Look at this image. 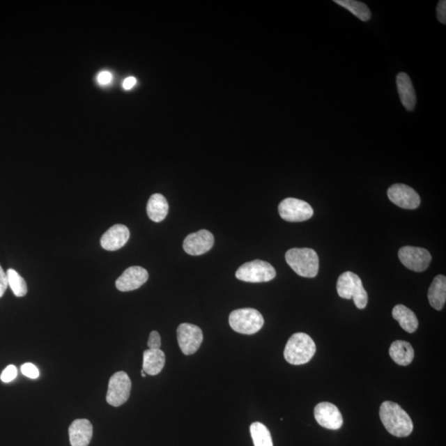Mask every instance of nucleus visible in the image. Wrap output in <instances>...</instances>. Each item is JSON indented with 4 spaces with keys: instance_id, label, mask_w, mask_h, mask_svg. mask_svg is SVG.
Segmentation results:
<instances>
[{
    "instance_id": "nucleus-1",
    "label": "nucleus",
    "mask_w": 446,
    "mask_h": 446,
    "mask_svg": "<svg viewBox=\"0 0 446 446\" xmlns=\"http://www.w3.org/2000/svg\"><path fill=\"white\" fill-rule=\"evenodd\" d=\"M379 417L383 425L391 435L407 437L412 434L413 423L411 417L394 401H383L379 409Z\"/></svg>"
},
{
    "instance_id": "nucleus-2",
    "label": "nucleus",
    "mask_w": 446,
    "mask_h": 446,
    "mask_svg": "<svg viewBox=\"0 0 446 446\" xmlns=\"http://www.w3.org/2000/svg\"><path fill=\"white\" fill-rule=\"evenodd\" d=\"M285 260L298 275L314 278L318 274L319 258L314 249L293 248L285 254Z\"/></svg>"
},
{
    "instance_id": "nucleus-3",
    "label": "nucleus",
    "mask_w": 446,
    "mask_h": 446,
    "mask_svg": "<svg viewBox=\"0 0 446 446\" xmlns=\"http://www.w3.org/2000/svg\"><path fill=\"white\" fill-rule=\"evenodd\" d=\"M316 344L309 334H293L285 346L284 355L287 362L293 365L309 363L316 353Z\"/></svg>"
},
{
    "instance_id": "nucleus-4",
    "label": "nucleus",
    "mask_w": 446,
    "mask_h": 446,
    "mask_svg": "<svg viewBox=\"0 0 446 446\" xmlns=\"http://www.w3.org/2000/svg\"><path fill=\"white\" fill-rule=\"evenodd\" d=\"M337 290L340 296L346 300L353 298L357 309H364L367 306L368 293L364 289L362 280L353 272L347 271L339 277Z\"/></svg>"
},
{
    "instance_id": "nucleus-5",
    "label": "nucleus",
    "mask_w": 446,
    "mask_h": 446,
    "mask_svg": "<svg viewBox=\"0 0 446 446\" xmlns=\"http://www.w3.org/2000/svg\"><path fill=\"white\" fill-rule=\"evenodd\" d=\"M261 312L253 309H240L231 312L229 324L235 332L244 334H256L264 325Z\"/></svg>"
},
{
    "instance_id": "nucleus-6",
    "label": "nucleus",
    "mask_w": 446,
    "mask_h": 446,
    "mask_svg": "<svg viewBox=\"0 0 446 446\" xmlns=\"http://www.w3.org/2000/svg\"><path fill=\"white\" fill-rule=\"evenodd\" d=\"M275 276V268L270 263L261 260L245 263L236 272V278L249 283L269 282Z\"/></svg>"
},
{
    "instance_id": "nucleus-7",
    "label": "nucleus",
    "mask_w": 446,
    "mask_h": 446,
    "mask_svg": "<svg viewBox=\"0 0 446 446\" xmlns=\"http://www.w3.org/2000/svg\"><path fill=\"white\" fill-rule=\"evenodd\" d=\"M132 389V382L127 373H115L109 379L107 403L113 407H120L129 399Z\"/></svg>"
},
{
    "instance_id": "nucleus-8",
    "label": "nucleus",
    "mask_w": 446,
    "mask_h": 446,
    "mask_svg": "<svg viewBox=\"0 0 446 446\" xmlns=\"http://www.w3.org/2000/svg\"><path fill=\"white\" fill-rule=\"evenodd\" d=\"M279 213L284 220L298 222L310 220L314 215V209L305 201L288 198L279 203Z\"/></svg>"
},
{
    "instance_id": "nucleus-9",
    "label": "nucleus",
    "mask_w": 446,
    "mask_h": 446,
    "mask_svg": "<svg viewBox=\"0 0 446 446\" xmlns=\"http://www.w3.org/2000/svg\"><path fill=\"white\" fill-rule=\"evenodd\" d=\"M177 339L183 353L190 355L199 349L203 340V334L198 325L182 323L177 329Z\"/></svg>"
},
{
    "instance_id": "nucleus-10",
    "label": "nucleus",
    "mask_w": 446,
    "mask_h": 446,
    "mask_svg": "<svg viewBox=\"0 0 446 446\" xmlns=\"http://www.w3.org/2000/svg\"><path fill=\"white\" fill-rule=\"evenodd\" d=\"M399 257L401 264L415 272L425 271L431 261L430 252L421 247H401L399 252Z\"/></svg>"
},
{
    "instance_id": "nucleus-11",
    "label": "nucleus",
    "mask_w": 446,
    "mask_h": 446,
    "mask_svg": "<svg viewBox=\"0 0 446 446\" xmlns=\"http://www.w3.org/2000/svg\"><path fill=\"white\" fill-rule=\"evenodd\" d=\"M387 197L401 208L416 209L421 203L420 196L411 187L403 184H395L387 190Z\"/></svg>"
},
{
    "instance_id": "nucleus-12",
    "label": "nucleus",
    "mask_w": 446,
    "mask_h": 446,
    "mask_svg": "<svg viewBox=\"0 0 446 446\" xmlns=\"http://www.w3.org/2000/svg\"><path fill=\"white\" fill-rule=\"evenodd\" d=\"M316 421L320 426L329 430H338L343 425V417L336 405L323 401L314 409Z\"/></svg>"
},
{
    "instance_id": "nucleus-13",
    "label": "nucleus",
    "mask_w": 446,
    "mask_h": 446,
    "mask_svg": "<svg viewBox=\"0 0 446 446\" xmlns=\"http://www.w3.org/2000/svg\"><path fill=\"white\" fill-rule=\"evenodd\" d=\"M213 244L214 238L210 231L200 230L197 233L187 236L183 247L190 256H201L210 251Z\"/></svg>"
},
{
    "instance_id": "nucleus-14",
    "label": "nucleus",
    "mask_w": 446,
    "mask_h": 446,
    "mask_svg": "<svg viewBox=\"0 0 446 446\" xmlns=\"http://www.w3.org/2000/svg\"><path fill=\"white\" fill-rule=\"evenodd\" d=\"M149 278L148 272L140 266L128 268L116 281V287L121 292L133 291L139 289Z\"/></svg>"
},
{
    "instance_id": "nucleus-15",
    "label": "nucleus",
    "mask_w": 446,
    "mask_h": 446,
    "mask_svg": "<svg viewBox=\"0 0 446 446\" xmlns=\"http://www.w3.org/2000/svg\"><path fill=\"white\" fill-rule=\"evenodd\" d=\"M130 238V231L123 224H116L102 236L101 247L106 251L114 252L121 249Z\"/></svg>"
},
{
    "instance_id": "nucleus-16",
    "label": "nucleus",
    "mask_w": 446,
    "mask_h": 446,
    "mask_svg": "<svg viewBox=\"0 0 446 446\" xmlns=\"http://www.w3.org/2000/svg\"><path fill=\"white\" fill-rule=\"evenodd\" d=\"M71 446H88L93 436V426L87 419H77L69 427Z\"/></svg>"
},
{
    "instance_id": "nucleus-17",
    "label": "nucleus",
    "mask_w": 446,
    "mask_h": 446,
    "mask_svg": "<svg viewBox=\"0 0 446 446\" xmlns=\"http://www.w3.org/2000/svg\"><path fill=\"white\" fill-rule=\"evenodd\" d=\"M396 82L401 105L408 111L414 110L417 104V96L411 79L408 74L401 72L397 75Z\"/></svg>"
},
{
    "instance_id": "nucleus-18",
    "label": "nucleus",
    "mask_w": 446,
    "mask_h": 446,
    "mask_svg": "<svg viewBox=\"0 0 446 446\" xmlns=\"http://www.w3.org/2000/svg\"><path fill=\"white\" fill-rule=\"evenodd\" d=\"M428 300L430 305L436 310L443 309L446 301V278L443 275H437L433 279L429 290Z\"/></svg>"
},
{
    "instance_id": "nucleus-19",
    "label": "nucleus",
    "mask_w": 446,
    "mask_h": 446,
    "mask_svg": "<svg viewBox=\"0 0 446 446\" xmlns=\"http://www.w3.org/2000/svg\"><path fill=\"white\" fill-rule=\"evenodd\" d=\"M147 215L155 222H162L169 212V204L162 194H155L151 196L146 206Z\"/></svg>"
},
{
    "instance_id": "nucleus-20",
    "label": "nucleus",
    "mask_w": 446,
    "mask_h": 446,
    "mask_svg": "<svg viewBox=\"0 0 446 446\" xmlns=\"http://www.w3.org/2000/svg\"><path fill=\"white\" fill-rule=\"evenodd\" d=\"M166 364V355L162 350H146L144 353V371L149 376H157Z\"/></svg>"
},
{
    "instance_id": "nucleus-21",
    "label": "nucleus",
    "mask_w": 446,
    "mask_h": 446,
    "mask_svg": "<svg viewBox=\"0 0 446 446\" xmlns=\"http://www.w3.org/2000/svg\"><path fill=\"white\" fill-rule=\"evenodd\" d=\"M390 355L396 364L407 367L414 359V350L411 344L407 341H396L392 343Z\"/></svg>"
},
{
    "instance_id": "nucleus-22",
    "label": "nucleus",
    "mask_w": 446,
    "mask_h": 446,
    "mask_svg": "<svg viewBox=\"0 0 446 446\" xmlns=\"http://www.w3.org/2000/svg\"><path fill=\"white\" fill-rule=\"evenodd\" d=\"M392 318L398 321L401 328L408 333H413L418 328V320L416 314L404 305H397L392 309Z\"/></svg>"
},
{
    "instance_id": "nucleus-23",
    "label": "nucleus",
    "mask_w": 446,
    "mask_h": 446,
    "mask_svg": "<svg viewBox=\"0 0 446 446\" xmlns=\"http://www.w3.org/2000/svg\"><path fill=\"white\" fill-rule=\"evenodd\" d=\"M334 2L353 13L361 21L368 22L371 20V12L367 4L362 2L356 0H334Z\"/></svg>"
},
{
    "instance_id": "nucleus-24",
    "label": "nucleus",
    "mask_w": 446,
    "mask_h": 446,
    "mask_svg": "<svg viewBox=\"0 0 446 446\" xmlns=\"http://www.w3.org/2000/svg\"><path fill=\"white\" fill-rule=\"evenodd\" d=\"M251 435L255 446H274L270 432L268 428L261 422H254L249 427Z\"/></svg>"
},
{
    "instance_id": "nucleus-25",
    "label": "nucleus",
    "mask_w": 446,
    "mask_h": 446,
    "mask_svg": "<svg viewBox=\"0 0 446 446\" xmlns=\"http://www.w3.org/2000/svg\"><path fill=\"white\" fill-rule=\"evenodd\" d=\"M8 285L16 297H24L28 293V286L24 278L13 269L7 271Z\"/></svg>"
},
{
    "instance_id": "nucleus-26",
    "label": "nucleus",
    "mask_w": 446,
    "mask_h": 446,
    "mask_svg": "<svg viewBox=\"0 0 446 446\" xmlns=\"http://www.w3.org/2000/svg\"><path fill=\"white\" fill-rule=\"evenodd\" d=\"M17 376V369L15 365H8V367L3 370L1 374V376H0V379L3 383H10L13 380H15Z\"/></svg>"
},
{
    "instance_id": "nucleus-27",
    "label": "nucleus",
    "mask_w": 446,
    "mask_h": 446,
    "mask_svg": "<svg viewBox=\"0 0 446 446\" xmlns=\"http://www.w3.org/2000/svg\"><path fill=\"white\" fill-rule=\"evenodd\" d=\"M21 371L22 374H24L26 377L30 378H38L39 376V371L37 367L32 363H26L22 365Z\"/></svg>"
},
{
    "instance_id": "nucleus-28",
    "label": "nucleus",
    "mask_w": 446,
    "mask_h": 446,
    "mask_svg": "<svg viewBox=\"0 0 446 446\" xmlns=\"http://www.w3.org/2000/svg\"><path fill=\"white\" fill-rule=\"evenodd\" d=\"M151 350H159L162 346V339H160V334L157 332L153 331L150 334L148 342H147Z\"/></svg>"
},
{
    "instance_id": "nucleus-29",
    "label": "nucleus",
    "mask_w": 446,
    "mask_h": 446,
    "mask_svg": "<svg viewBox=\"0 0 446 446\" xmlns=\"http://www.w3.org/2000/svg\"><path fill=\"white\" fill-rule=\"evenodd\" d=\"M437 19L443 24H446V1L445 0H440L438 3V6L436 8Z\"/></svg>"
},
{
    "instance_id": "nucleus-30",
    "label": "nucleus",
    "mask_w": 446,
    "mask_h": 446,
    "mask_svg": "<svg viewBox=\"0 0 446 446\" xmlns=\"http://www.w3.org/2000/svg\"><path fill=\"white\" fill-rule=\"evenodd\" d=\"M112 79H113V75H112L109 71L107 70L101 71L97 77V82L101 86H107V84H110Z\"/></svg>"
},
{
    "instance_id": "nucleus-31",
    "label": "nucleus",
    "mask_w": 446,
    "mask_h": 446,
    "mask_svg": "<svg viewBox=\"0 0 446 446\" xmlns=\"http://www.w3.org/2000/svg\"><path fill=\"white\" fill-rule=\"evenodd\" d=\"M8 286L7 274L4 273L3 268L0 266V298L3 296Z\"/></svg>"
},
{
    "instance_id": "nucleus-32",
    "label": "nucleus",
    "mask_w": 446,
    "mask_h": 446,
    "mask_svg": "<svg viewBox=\"0 0 446 446\" xmlns=\"http://www.w3.org/2000/svg\"><path fill=\"white\" fill-rule=\"evenodd\" d=\"M136 84H137V79L135 77H131L124 80L123 86L124 89H126V91H129V89H131L134 86H135Z\"/></svg>"
},
{
    "instance_id": "nucleus-33",
    "label": "nucleus",
    "mask_w": 446,
    "mask_h": 446,
    "mask_svg": "<svg viewBox=\"0 0 446 446\" xmlns=\"http://www.w3.org/2000/svg\"><path fill=\"white\" fill-rule=\"evenodd\" d=\"M141 376L146 378V374L144 371V369L141 370Z\"/></svg>"
}]
</instances>
